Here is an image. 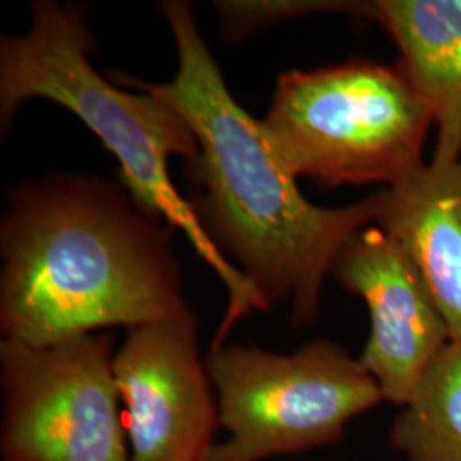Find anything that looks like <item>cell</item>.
<instances>
[{
    "instance_id": "4",
    "label": "cell",
    "mask_w": 461,
    "mask_h": 461,
    "mask_svg": "<svg viewBox=\"0 0 461 461\" xmlns=\"http://www.w3.org/2000/svg\"><path fill=\"white\" fill-rule=\"evenodd\" d=\"M434 125L426 99L402 64L352 59L277 77L260 127L294 178L320 186L383 188L424 165Z\"/></svg>"
},
{
    "instance_id": "8",
    "label": "cell",
    "mask_w": 461,
    "mask_h": 461,
    "mask_svg": "<svg viewBox=\"0 0 461 461\" xmlns=\"http://www.w3.org/2000/svg\"><path fill=\"white\" fill-rule=\"evenodd\" d=\"M330 277L361 297L371 331L359 361L384 400L403 407L451 339L428 282L411 255L376 224L337 253Z\"/></svg>"
},
{
    "instance_id": "9",
    "label": "cell",
    "mask_w": 461,
    "mask_h": 461,
    "mask_svg": "<svg viewBox=\"0 0 461 461\" xmlns=\"http://www.w3.org/2000/svg\"><path fill=\"white\" fill-rule=\"evenodd\" d=\"M376 226L419 267L449 330L461 342V158L424 163L378 190Z\"/></svg>"
},
{
    "instance_id": "1",
    "label": "cell",
    "mask_w": 461,
    "mask_h": 461,
    "mask_svg": "<svg viewBox=\"0 0 461 461\" xmlns=\"http://www.w3.org/2000/svg\"><path fill=\"white\" fill-rule=\"evenodd\" d=\"M158 7L178 53L175 77L148 83L115 74L113 81L150 93L182 113L197 137V156L186 161V200L202 230L265 312L285 303L291 325L310 329L318 321L337 253L376 222L378 192L335 209L312 203L268 148L260 120L232 96L192 5L165 0Z\"/></svg>"
},
{
    "instance_id": "6",
    "label": "cell",
    "mask_w": 461,
    "mask_h": 461,
    "mask_svg": "<svg viewBox=\"0 0 461 461\" xmlns=\"http://www.w3.org/2000/svg\"><path fill=\"white\" fill-rule=\"evenodd\" d=\"M113 340L0 342L2 461H129Z\"/></svg>"
},
{
    "instance_id": "11",
    "label": "cell",
    "mask_w": 461,
    "mask_h": 461,
    "mask_svg": "<svg viewBox=\"0 0 461 461\" xmlns=\"http://www.w3.org/2000/svg\"><path fill=\"white\" fill-rule=\"evenodd\" d=\"M405 461H461V342L430 364L390 428Z\"/></svg>"
},
{
    "instance_id": "2",
    "label": "cell",
    "mask_w": 461,
    "mask_h": 461,
    "mask_svg": "<svg viewBox=\"0 0 461 461\" xmlns=\"http://www.w3.org/2000/svg\"><path fill=\"white\" fill-rule=\"evenodd\" d=\"M173 230L96 175L13 186L0 219L2 340L51 346L194 313Z\"/></svg>"
},
{
    "instance_id": "12",
    "label": "cell",
    "mask_w": 461,
    "mask_h": 461,
    "mask_svg": "<svg viewBox=\"0 0 461 461\" xmlns=\"http://www.w3.org/2000/svg\"><path fill=\"white\" fill-rule=\"evenodd\" d=\"M224 40L241 41L280 21L314 14H346L379 23L378 2L363 0H219L214 2Z\"/></svg>"
},
{
    "instance_id": "5",
    "label": "cell",
    "mask_w": 461,
    "mask_h": 461,
    "mask_svg": "<svg viewBox=\"0 0 461 461\" xmlns=\"http://www.w3.org/2000/svg\"><path fill=\"white\" fill-rule=\"evenodd\" d=\"M207 369L228 432L207 461H265L335 445L356 417L384 402L363 363L321 339L291 354L226 342L207 352Z\"/></svg>"
},
{
    "instance_id": "10",
    "label": "cell",
    "mask_w": 461,
    "mask_h": 461,
    "mask_svg": "<svg viewBox=\"0 0 461 461\" xmlns=\"http://www.w3.org/2000/svg\"><path fill=\"white\" fill-rule=\"evenodd\" d=\"M379 24L434 118L432 163L461 158V0H378Z\"/></svg>"
},
{
    "instance_id": "7",
    "label": "cell",
    "mask_w": 461,
    "mask_h": 461,
    "mask_svg": "<svg viewBox=\"0 0 461 461\" xmlns=\"http://www.w3.org/2000/svg\"><path fill=\"white\" fill-rule=\"evenodd\" d=\"M113 375L129 461H207L221 426L195 314L127 330Z\"/></svg>"
},
{
    "instance_id": "3",
    "label": "cell",
    "mask_w": 461,
    "mask_h": 461,
    "mask_svg": "<svg viewBox=\"0 0 461 461\" xmlns=\"http://www.w3.org/2000/svg\"><path fill=\"white\" fill-rule=\"evenodd\" d=\"M95 40L84 11L55 0H36L23 34L0 36V133L32 99H47L98 137L120 166V183L149 211L178 230L226 289V312L211 347L224 346L248 314L265 313L247 280L202 230L188 200L171 180L169 159L190 161L195 133L182 113L146 91L103 77L91 62Z\"/></svg>"
}]
</instances>
